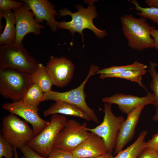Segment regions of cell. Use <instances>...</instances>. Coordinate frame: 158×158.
Listing matches in <instances>:
<instances>
[{
	"label": "cell",
	"instance_id": "obj_1",
	"mask_svg": "<svg viewBox=\"0 0 158 158\" xmlns=\"http://www.w3.org/2000/svg\"><path fill=\"white\" fill-rule=\"evenodd\" d=\"M95 1L90 0L85 1L89 5L86 8L80 5H77L76 7L78 11L74 13L71 12L66 8L60 10L59 11V18L68 15L71 17L72 19L69 22L63 21L58 22L57 28L68 30L72 35L75 32L80 33L83 42L84 41L83 31L86 28L93 31L99 38H102L106 36L107 34L106 31L98 29L93 23V19L96 18L98 16L95 7L93 5Z\"/></svg>",
	"mask_w": 158,
	"mask_h": 158
},
{
	"label": "cell",
	"instance_id": "obj_2",
	"mask_svg": "<svg viewBox=\"0 0 158 158\" xmlns=\"http://www.w3.org/2000/svg\"><path fill=\"white\" fill-rule=\"evenodd\" d=\"M120 18L123 34L130 47L141 51L153 48L154 40L150 32L155 27L150 25L146 18H136L132 14L124 15Z\"/></svg>",
	"mask_w": 158,
	"mask_h": 158
},
{
	"label": "cell",
	"instance_id": "obj_3",
	"mask_svg": "<svg viewBox=\"0 0 158 158\" xmlns=\"http://www.w3.org/2000/svg\"><path fill=\"white\" fill-rule=\"evenodd\" d=\"M31 73L7 68L0 69V93L14 102L22 100L33 83Z\"/></svg>",
	"mask_w": 158,
	"mask_h": 158
},
{
	"label": "cell",
	"instance_id": "obj_4",
	"mask_svg": "<svg viewBox=\"0 0 158 158\" xmlns=\"http://www.w3.org/2000/svg\"><path fill=\"white\" fill-rule=\"evenodd\" d=\"M99 69L95 65H92L84 80L77 87L68 91L60 92L51 90L44 93L42 102L52 100L61 102L75 105L83 110L89 116L91 120L96 123H99L98 117L95 111L90 108L87 104L85 99L87 95L84 91L85 85L89 78Z\"/></svg>",
	"mask_w": 158,
	"mask_h": 158
},
{
	"label": "cell",
	"instance_id": "obj_5",
	"mask_svg": "<svg viewBox=\"0 0 158 158\" xmlns=\"http://www.w3.org/2000/svg\"><path fill=\"white\" fill-rule=\"evenodd\" d=\"M38 64L23 43L18 45L14 42L0 47V69L11 68L31 73Z\"/></svg>",
	"mask_w": 158,
	"mask_h": 158
},
{
	"label": "cell",
	"instance_id": "obj_6",
	"mask_svg": "<svg viewBox=\"0 0 158 158\" xmlns=\"http://www.w3.org/2000/svg\"><path fill=\"white\" fill-rule=\"evenodd\" d=\"M50 119L49 125L27 144L38 154L46 158L53 149L59 133L68 121L64 116L59 114L51 115Z\"/></svg>",
	"mask_w": 158,
	"mask_h": 158
},
{
	"label": "cell",
	"instance_id": "obj_7",
	"mask_svg": "<svg viewBox=\"0 0 158 158\" xmlns=\"http://www.w3.org/2000/svg\"><path fill=\"white\" fill-rule=\"evenodd\" d=\"M1 131L4 138L17 149L27 145L34 137L28 123L12 113L3 118Z\"/></svg>",
	"mask_w": 158,
	"mask_h": 158
},
{
	"label": "cell",
	"instance_id": "obj_8",
	"mask_svg": "<svg viewBox=\"0 0 158 158\" xmlns=\"http://www.w3.org/2000/svg\"><path fill=\"white\" fill-rule=\"evenodd\" d=\"M104 116L102 122L94 128H88L90 131L100 137L104 141L108 152L114 150L118 133L125 119L123 116H116L111 109V104L104 103Z\"/></svg>",
	"mask_w": 158,
	"mask_h": 158
},
{
	"label": "cell",
	"instance_id": "obj_9",
	"mask_svg": "<svg viewBox=\"0 0 158 158\" xmlns=\"http://www.w3.org/2000/svg\"><path fill=\"white\" fill-rule=\"evenodd\" d=\"M87 124L85 122L80 123L74 120H68L59 133L53 148L72 152L89 135L90 133L87 130Z\"/></svg>",
	"mask_w": 158,
	"mask_h": 158
},
{
	"label": "cell",
	"instance_id": "obj_10",
	"mask_svg": "<svg viewBox=\"0 0 158 158\" xmlns=\"http://www.w3.org/2000/svg\"><path fill=\"white\" fill-rule=\"evenodd\" d=\"M2 108L11 113L18 116L30 123L32 127L34 137L39 135L49 124L39 115V109L24 102L22 100L12 103H6Z\"/></svg>",
	"mask_w": 158,
	"mask_h": 158
},
{
	"label": "cell",
	"instance_id": "obj_11",
	"mask_svg": "<svg viewBox=\"0 0 158 158\" xmlns=\"http://www.w3.org/2000/svg\"><path fill=\"white\" fill-rule=\"evenodd\" d=\"M53 85L60 88L67 86L72 80L75 70V65L65 57L51 56L46 66Z\"/></svg>",
	"mask_w": 158,
	"mask_h": 158
},
{
	"label": "cell",
	"instance_id": "obj_12",
	"mask_svg": "<svg viewBox=\"0 0 158 158\" xmlns=\"http://www.w3.org/2000/svg\"><path fill=\"white\" fill-rule=\"evenodd\" d=\"M30 11L25 3L21 8L13 10L16 20V37L15 43L17 44H22L23 38L28 34L33 33L35 35H38L41 33V30L45 28L44 26L35 20L33 13Z\"/></svg>",
	"mask_w": 158,
	"mask_h": 158
},
{
	"label": "cell",
	"instance_id": "obj_13",
	"mask_svg": "<svg viewBox=\"0 0 158 158\" xmlns=\"http://www.w3.org/2000/svg\"><path fill=\"white\" fill-rule=\"evenodd\" d=\"M154 99L153 93L148 92L146 96L142 97L116 93L109 97H104L102 101L104 103L117 105L121 111L127 115L141 106L153 104Z\"/></svg>",
	"mask_w": 158,
	"mask_h": 158
},
{
	"label": "cell",
	"instance_id": "obj_14",
	"mask_svg": "<svg viewBox=\"0 0 158 158\" xmlns=\"http://www.w3.org/2000/svg\"><path fill=\"white\" fill-rule=\"evenodd\" d=\"M27 4L33 13L35 19L40 24L44 20L46 25L50 27L53 32L57 30L58 23L55 16H59L55 6L48 0H22Z\"/></svg>",
	"mask_w": 158,
	"mask_h": 158
},
{
	"label": "cell",
	"instance_id": "obj_15",
	"mask_svg": "<svg viewBox=\"0 0 158 158\" xmlns=\"http://www.w3.org/2000/svg\"><path fill=\"white\" fill-rule=\"evenodd\" d=\"M145 106H141L127 115L118 133L114 150L115 155L122 150L133 138L141 113Z\"/></svg>",
	"mask_w": 158,
	"mask_h": 158
},
{
	"label": "cell",
	"instance_id": "obj_16",
	"mask_svg": "<svg viewBox=\"0 0 158 158\" xmlns=\"http://www.w3.org/2000/svg\"><path fill=\"white\" fill-rule=\"evenodd\" d=\"M75 158L93 157L108 152L102 139L91 132L87 138L72 152Z\"/></svg>",
	"mask_w": 158,
	"mask_h": 158
},
{
	"label": "cell",
	"instance_id": "obj_17",
	"mask_svg": "<svg viewBox=\"0 0 158 158\" xmlns=\"http://www.w3.org/2000/svg\"><path fill=\"white\" fill-rule=\"evenodd\" d=\"M54 114L73 116L85 119L87 121L91 120L87 114L79 107L63 102H55L44 111L43 113L44 117Z\"/></svg>",
	"mask_w": 158,
	"mask_h": 158
},
{
	"label": "cell",
	"instance_id": "obj_18",
	"mask_svg": "<svg viewBox=\"0 0 158 158\" xmlns=\"http://www.w3.org/2000/svg\"><path fill=\"white\" fill-rule=\"evenodd\" d=\"M3 18L6 20V25L0 34V44H8L15 42L16 37V20L11 10L4 11Z\"/></svg>",
	"mask_w": 158,
	"mask_h": 158
},
{
	"label": "cell",
	"instance_id": "obj_19",
	"mask_svg": "<svg viewBox=\"0 0 158 158\" xmlns=\"http://www.w3.org/2000/svg\"><path fill=\"white\" fill-rule=\"evenodd\" d=\"M147 133L145 130L141 132L132 144L122 150L113 158H138L141 151L146 147L145 139Z\"/></svg>",
	"mask_w": 158,
	"mask_h": 158
},
{
	"label": "cell",
	"instance_id": "obj_20",
	"mask_svg": "<svg viewBox=\"0 0 158 158\" xmlns=\"http://www.w3.org/2000/svg\"><path fill=\"white\" fill-rule=\"evenodd\" d=\"M32 81L33 83L37 85L44 93L51 90L53 85L50 77L46 68L41 63L38 64L35 70L31 74Z\"/></svg>",
	"mask_w": 158,
	"mask_h": 158
},
{
	"label": "cell",
	"instance_id": "obj_21",
	"mask_svg": "<svg viewBox=\"0 0 158 158\" xmlns=\"http://www.w3.org/2000/svg\"><path fill=\"white\" fill-rule=\"evenodd\" d=\"M146 72V69L129 70L114 74H101L99 77L102 79L107 78H118L129 80L138 83L140 86L147 90L142 81V76Z\"/></svg>",
	"mask_w": 158,
	"mask_h": 158
},
{
	"label": "cell",
	"instance_id": "obj_22",
	"mask_svg": "<svg viewBox=\"0 0 158 158\" xmlns=\"http://www.w3.org/2000/svg\"><path fill=\"white\" fill-rule=\"evenodd\" d=\"M147 66L137 61L130 64L122 66H113L99 69L94 74H112L129 70H139L146 69Z\"/></svg>",
	"mask_w": 158,
	"mask_h": 158
},
{
	"label": "cell",
	"instance_id": "obj_23",
	"mask_svg": "<svg viewBox=\"0 0 158 158\" xmlns=\"http://www.w3.org/2000/svg\"><path fill=\"white\" fill-rule=\"evenodd\" d=\"M44 93L37 85L33 83L26 91L22 100L27 104L38 107L42 102Z\"/></svg>",
	"mask_w": 158,
	"mask_h": 158
},
{
	"label": "cell",
	"instance_id": "obj_24",
	"mask_svg": "<svg viewBox=\"0 0 158 158\" xmlns=\"http://www.w3.org/2000/svg\"><path fill=\"white\" fill-rule=\"evenodd\" d=\"M135 6L131 9H135L140 11L137 12V15L141 17L145 18L152 21L154 23L158 25V8L146 7L144 8L140 6L138 2L136 0H129Z\"/></svg>",
	"mask_w": 158,
	"mask_h": 158
},
{
	"label": "cell",
	"instance_id": "obj_25",
	"mask_svg": "<svg viewBox=\"0 0 158 158\" xmlns=\"http://www.w3.org/2000/svg\"><path fill=\"white\" fill-rule=\"evenodd\" d=\"M150 67L148 71L152 77L150 87L153 92L154 99L153 104L158 107V73L155 69L158 63L150 62Z\"/></svg>",
	"mask_w": 158,
	"mask_h": 158
},
{
	"label": "cell",
	"instance_id": "obj_26",
	"mask_svg": "<svg viewBox=\"0 0 158 158\" xmlns=\"http://www.w3.org/2000/svg\"><path fill=\"white\" fill-rule=\"evenodd\" d=\"M13 158L14 157L13 146L5 140L0 133V158Z\"/></svg>",
	"mask_w": 158,
	"mask_h": 158
},
{
	"label": "cell",
	"instance_id": "obj_27",
	"mask_svg": "<svg viewBox=\"0 0 158 158\" xmlns=\"http://www.w3.org/2000/svg\"><path fill=\"white\" fill-rule=\"evenodd\" d=\"M22 1H18L13 0H0V10L4 11L13 10L18 9L23 5Z\"/></svg>",
	"mask_w": 158,
	"mask_h": 158
},
{
	"label": "cell",
	"instance_id": "obj_28",
	"mask_svg": "<svg viewBox=\"0 0 158 158\" xmlns=\"http://www.w3.org/2000/svg\"><path fill=\"white\" fill-rule=\"evenodd\" d=\"M48 158H75L71 152L58 148H53Z\"/></svg>",
	"mask_w": 158,
	"mask_h": 158
},
{
	"label": "cell",
	"instance_id": "obj_29",
	"mask_svg": "<svg viewBox=\"0 0 158 158\" xmlns=\"http://www.w3.org/2000/svg\"><path fill=\"white\" fill-rule=\"evenodd\" d=\"M24 158H48L40 155L27 145H25L20 149Z\"/></svg>",
	"mask_w": 158,
	"mask_h": 158
},
{
	"label": "cell",
	"instance_id": "obj_30",
	"mask_svg": "<svg viewBox=\"0 0 158 158\" xmlns=\"http://www.w3.org/2000/svg\"><path fill=\"white\" fill-rule=\"evenodd\" d=\"M138 158H158V152L150 147H146L141 151Z\"/></svg>",
	"mask_w": 158,
	"mask_h": 158
},
{
	"label": "cell",
	"instance_id": "obj_31",
	"mask_svg": "<svg viewBox=\"0 0 158 158\" xmlns=\"http://www.w3.org/2000/svg\"><path fill=\"white\" fill-rule=\"evenodd\" d=\"M146 147H150L158 152V133L154 134L146 143Z\"/></svg>",
	"mask_w": 158,
	"mask_h": 158
},
{
	"label": "cell",
	"instance_id": "obj_32",
	"mask_svg": "<svg viewBox=\"0 0 158 158\" xmlns=\"http://www.w3.org/2000/svg\"><path fill=\"white\" fill-rule=\"evenodd\" d=\"M150 34L154 40L153 48L158 51V29L153 28L151 30Z\"/></svg>",
	"mask_w": 158,
	"mask_h": 158
},
{
	"label": "cell",
	"instance_id": "obj_33",
	"mask_svg": "<svg viewBox=\"0 0 158 158\" xmlns=\"http://www.w3.org/2000/svg\"><path fill=\"white\" fill-rule=\"evenodd\" d=\"M145 2L149 7L158 8V0H146Z\"/></svg>",
	"mask_w": 158,
	"mask_h": 158
},
{
	"label": "cell",
	"instance_id": "obj_34",
	"mask_svg": "<svg viewBox=\"0 0 158 158\" xmlns=\"http://www.w3.org/2000/svg\"><path fill=\"white\" fill-rule=\"evenodd\" d=\"M114 156L112 154V153L109 152H107L106 154L96 157H87V158H113Z\"/></svg>",
	"mask_w": 158,
	"mask_h": 158
},
{
	"label": "cell",
	"instance_id": "obj_35",
	"mask_svg": "<svg viewBox=\"0 0 158 158\" xmlns=\"http://www.w3.org/2000/svg\"><path fill=\"white\" fill-rule=\"evenodd\" d=\"M156 112L153 117V120L158 122V107L156 108Z\"/></svg>",
	"mask_w": 158,
	"mask_h": 158
},
{
	"label": "cell",
	"instance_id": "obj_36",
	"mask_svg": "<svg viewBox=\"0 0 158 158\" xmlns=\"http://www.w3.org/2000/svg\"><path fill=\"white\" fill-rule=\"evenodd\" d=\"M3 12H4L3 11L1 10H0V32H1V31L3 30V25H2V24L1 23V21L2 18H3Z\"/></svg>",
	"mask_w": 158,
	"mask_h": 158
},
{
	"label": "cell",
	"instance_id": "obj_37",
	"mask_svg": "<svg viewBox=\"0 0 158 158\" xmlns=\"http://www.w3.org/2000/svg\"><path fill=\"white\" fill-rule=\"evenodd\" d=\"M17 148L14 147V158H18V153L17 150ZM21 158H24L23 156Z\"/></svg>",
	"mask_w": 158,
	"mask_h": 158
}]
</instances>
